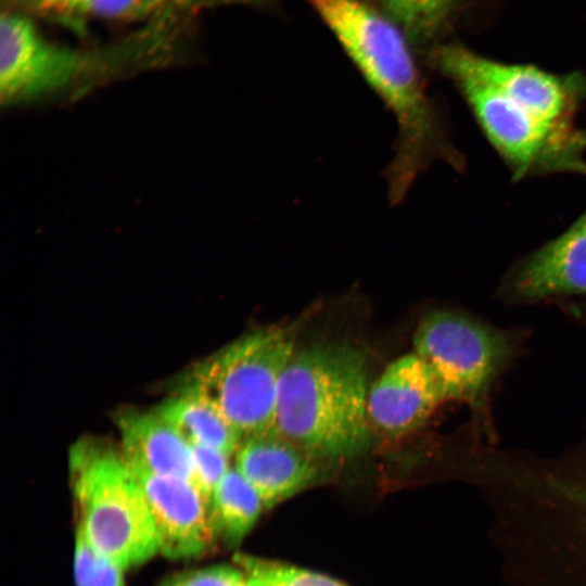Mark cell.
<instances>
[{"mask_svg": "<svg viewBox=\"0 0 586 586\" xmlns=\"http://www.w3.org/2000/svg\"><path fill=\"white\" fill-rule=\"evenodd\" d=\"M234 562L260 578L267 586H345L341 582L294 565L239 555Z\"/></svg>", "mask_w": 586, "mask_h": 586, "instance_id": "obj_19", "label": "cell"}, {"mask_svg": "<svg viewBox=\"0 0 586 586\" xmlns=\"http://www.w3.org/2000/svg\"><path fill=\"white\" fill-rule=\"evenodd\" d=\"M264 502L252 484L230 468L209 501L215 536L229 546L239 545L256 524Z\"/></svg>", "mask_w": 586, "mask_h": 586, "instance_id": "obj_16", "label": "cell"}, {"mask_svg": "<svg viewBox=\"0 0 586 586\" xmlns=\"http://www.w3.org/2000/svg\"><path fill=\"white\" fill-rule=\"evenodd\" d=\"M501 293L512 303L586 294V211L560 235L520 259L505 277Z\"/></svg>", "mask_w": 586, "mask_h": 586, "instance_id": "obj_10", "label": "cell"}, {"mask_svg": "<svg viewBox=\"0 0 586 586\" xmlns=\"http://www.w3.org/2000/svg\"><path fill=\"white\" fill-rule=\"evenodd\" d=\"M566 461L549 466L545 487L562 499L586 505V446Z\"/></svg>", "mask_w": 586, "mask_h": 586, "instance_id": "obj_20", "label": "cell"}, {"mask_svg": "<svg viewBox=\"0 0 586 586\" xmlns=\"http://www.w3.org/2000/svg\"><path fill=\"white\" fill-rule=\"evenodd\" d=\"M383 12L413 37H422L445 18L456 0H378Z\"/></svg>", "mask_w": 586, "mask_h": 586, "instance_id": "obj_17", "label": "cell"}, {"mask_svg": "<svg viewBox=\"0 0 586 586\" xmlns=\"http://www.w3.org/2000/svg\"><path fill=\"white\" fill-rule=\"evenodd\" d=\"M433 59L442 73L464 72L549 123L573 125L586 98V81L578 75H555L531 65L494 61L459 44L441 47Z\"/></svg>", "mask_w": 586, "mask_h": 586, "instance_id": "obj_8", "label": "cell"}, {"mask_svg": "<svg viewBox=\"0 0 586 586\" xmlns=\"http://www.w3.org/2000/svg\"><path fill=\"white\" fill-rule=\"evenodd\" d=\"M235 564H218L181 573L164 586H267L246 569Z\"/></svg>", "mask_w": 586, "mask_h": 586, "instance_id": "obj_21", "label": "cell"}, {"mask_svg": "<svg viewBox=\"0 0 586 586\" xmlns=\"http://www.w3.org/2000/svg\"><path fill=\"white\" fill-rule=\"evenodd\" d=\"M443 74L457 86L513 179L586 171V132L575 124L544 120L464 72Z\"/></svg>", "mask_w": 586, "mask_h": 586, "instance_id": "obj_6", "label": "cell"}, {"mask_svg": "<svg viewBox=\"0 0 586 586\" xmlns=\"http://www.w3.org/2000/svg\"><path fill=\"white\" fill-rule=\"evenodd\" d=\"M68 464L77 528L97 550L124 571L160 551L145 496L122 451L81 438L71 447Z\"/></svg>", "mask_w": 586, "mask_h": 586, "instance_id": "obj_3", "label": "cell"}, {"mask_svg": "<svg viewBox=\"0 0 586 586\" xmlns=\"http://www.w3.org/2000/svg\"><path fill=\"white\" fill-rule=\"evenodd\" d=\"M294 353L293 329H257L196 362L179 392L214 405L243 438L276 431L279 384Z\"/></svg>", "mask_w": 586, "mask_h": 586, "instance_id": "obj_4", "label": "cell"}, {"mask_svg": "<svg viewBox=\"0 0 586 586\" xmlns=\"http://www.w3.org/2000/svg\"><path fill=\"white\" fill-rule=\"evenodd\" d=\"M129 467L145 496L160 551L175 560L205 553L216 538L208 500L189 480Z\"/></svg>", "mask_w": 586, "mask_h": 586, "instance_id": "obj_9", "label": "cell"}, {"mask_svg": "<svg viewBox=\"0 0 586 586\" xmlns=\"http://www.w3.org/2000/svg\"><path fill=\"white\" fill-rule=\"evenodd\" d=\"M511 334L472 317L433 310L419 322L413 353L431 369L448 400L482 416L489 390L514 353Z\"/></svg>", "mask_w": 586, "mask_h": 586, "instance_id": "obj_7", "label": "cell"}, {"mask_svg": "<svg viewBox=\"0 0 586 586\" xmlns=\"http://www.w3.org/2000/svg\"><path fill=\"white\" fill-rule=\"evenodd\" d=\"M7 10L36 16L78 33L91 22L138 21L156 15L169 0H3Z\"/></svg>", "mask_w": 586, "mask_h": 586, "instance_id": "obj_14", "label": "cell"}, {"mask_svg": "<svg viewBox=\"0 0 586 586\" xmlns=\"http://www.w3.org/2000/svg\"><path fill=\"white\" fill-rule=\"evenodd\" d=\"M235 469L270 509L321 481V460L276 431L247 436L237 449Z\"/></svg>", "mask_w": 586, "mask_h": 586, "instance_id": "obj_12", "label": "cell"}, {"mask_svg": "<svg viewBox=\"0 0 586 586\" xmlns=\"http://www.w3.org/2000/svg\"><path fill=\"white\" fill-rule=\"evenodd\" d=\"M204 1L206 0H169L170 5L178 7L181 9L199 5Z\"/></svg>", "mask_w": 586, "mask_h": 586, "instance_id": "obj_23", "label": "cell"}, {"mask_svg": "<svg viewBox=\"0 0 586 586\" xmlns=\"http://www.w3.org/2000/svg\"><path fill=\"white\" fill-rule=\"evenodd\" d=\"M365 354L347 344L295 351L279 384L276 432L319 460L347 459L370 446Z\"/></svg>", "mask_w": 586, "mask_h": 586, "instance_id": "obj_2", "label": "cell"}, {"mask_svg": "<svg viewBox=\"0 0 586 586\" xmlns=\"http://www.w3.org/2000/svg\"><path fill=\"white\" fill-rule=\"evenodd\" d=\"M307 2L395 118L394 155L385 169L392 204L404 200L432 163L440 161L460 169L463 160L426 91L400 26L361 0Z\"/></svg>", "mask_w": 586, "mask_h": 586, "instance_id": "obj_1", "label": "cell"}, {"mask_svg": "<svg viewBox=\"0 0 586 586\" xmlns=\"http://www.w3.org/2000/svg\"><path fill=\"white\" fill-rule=\"evenodd\" d=\"M155 48L152 36L98 50L64 47L47 39L31 17L3 11L0 20V91L9 105L26 102L123 67L144 50Z\"/></svg>", "mask_w": 586, "mask_h": 586, "instance_id": "obj_5", "label": "cell"}, {"mask_svg": "<svg viewBox=\"0 0 586 586\" xmlns=\"http://www.w3.org/2000/svg\"><path fill=\"white\" fill-rule=\"evenodd\" d=\"M124 570L97 550L77 528L74 548L76 586H125Z\"/></svg>", "mask_w": 586, "mask_h": 586, "instance_id": "obj_18", "label": "cell"}, {"mask_svg": "<svg viewBox=\"0 0 586 586\" xmlns=\"http://www.w3.org/2000/svg\"><path fill=\"white\" fill-rule=\"evenodd\" d=\"M155 410L190 446L211 447L232 456L243 440L227 418L202 397L179 392Z\"/></svg>", "mask_w": 586, "mask_h": 586, "instance_id": "obj_15", "label": "cell"}, {"mask_svg": "<svg viewBox=\"0 0 586 586\" xmlns=\"http://www.w3.org/2000/svg\"><path fill=\"white\" fill-rule=\"evenodd\" d=\"M446 400L428 365L415 353L406 354L391 362L369 388V424L386 436H400L422 425Z\"/></svg>", "mask_w": 586, "mask_h": 586, "instance_id": "obj_11", "label": "cell"}, {"mask_svg": "<svg viewBox=\"0 0 586 586\" xmlns=\"http://www.w3.org/2000/svg\"><path fill=\"white\" fill-rule=\"evenodd\" d=\"M122 454L132 466L154 474L191 480V447L154 409H122L114 417Z\"/></svg>", "mask_w": 586, "mask_h": 586, "instance_id": "obj_13", "label": "cell"}, {"mask_svg": "<svg viewBox=\"0 0 586 586\" xmlns=\"http://www.w3.org/2000/svg\"><path fill=\"white\" fill-rule=\"evenodd\" d=\"M190 447L192 461L190 481L209 502L216 486L230 469L231 456L211 447Z\"/></svg>", "mask_w": 586, "mask_h": 586, "instance_id": "obj_22", "label": "cell"}]
</instances>
